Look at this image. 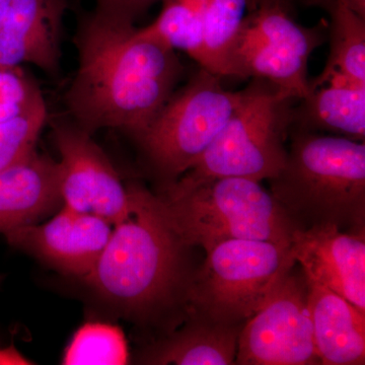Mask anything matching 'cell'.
Masks as SVG:
<instances>
[{
  "instance_id": "obj_1",
  "label": "cell",
  "mask_w": 365,
  "mask_h": 365,
  "mask_svg": "<svg viewBox=\"0 0 365 365\" xmlns=\"http://www.w3.org/2000/svg\"><path fill=\"white\" fill-rule=\"evenodd\" d=\"M78 68L66 102L76 125L115 128L138 138L174 93L176 51L126 16L96 9L76 34Z\"/></svg>"
},
{
  "instance_id": "obj_2",
  "label": "cell",
  "mask_w": 365,
  "mask_h": 365,
  "mask_svg": "<svg viewBox=\"0 0 365 365\" xmlns=\"http://www.w3.org/2000/svg\"><path fill=\"white\" fill-rule=\"evenodd\" d=\"M128 215L113 225L104 251L85 278L106 302L136 321H148L181 304L194 273L185 245L163 215L157 195L130 186Z\"/></svg>"
},
{
  "instance_id": "obj_3",
  "label": "cell",
  "mask_w": 365,
  "mask_h": 365,
  "mask_svg": "<svg viewBox=\"0 0 365 365\" xmlns=\"http://www.w3.org/2000/svg\"><path fill=\"white\" fill-rule=\"evenodd\" d=\"M268 181L269 191L299 228L335 225L364 232V141L300 129L284 167Z\"/></svg>"
},
{
  "instance_id": "obj_4",
  "label": "cell",
  "mask_w": 365,
  "mask_h": 365,
  "mask_svg": "<svg viewBox=\"0 0 365 365\" xmlns=\"http://www.w3.org/2000/svg\"><path fill=\"white\" fill-rule=\"evenodd\" d=\"M157 196L182 242L205 253L232 240L290 245L299 228L271 192L251 179L222 178L180 195Z\"/></svg>"
},
{
  "instance_id": "obj_5",
  "label": "cell",
  "mask_w": 365,
  "mask_h": 365,
  "mask_svg": "<svg viewBox=\"0 0 365 365\" xmlns=\"http://www.w3.org/2000/svg\"><path fill=\"white\" fill-rule=\"evenodd\" d=\"M244 91L241 104L213 143L191 169L165 186L163 194L180 195L222 178L262 182L283 169L294 98L271 83H254Z\"/></svg>"
},
{
  "instance_id": "obj_6",
  "label": "cell",
  "mask_w": 365,
  "mask_h": 365,
  "mask_svg": "<svg viewBox=\"0 0 365 365\" xmlns=\"http://www.w3.org/2000/svg\"><path fill=\"white\" fill-rule=\"evenodd\" d=\"M292 244L256 240L220 242L194 273L186 313L245 324L297 266Z\"/></svg>"
},
{
  "instance_id": "obj_7",
  "label": "cell",
  "mask_w": 365,
  "mask_h": 365,
  "mask_svg": "<svg viewBox=\"0 0 365 365\" xmlns=\"http://www.w3.org/2000/svg\"><path fill=\"white\" fill-rule=\"evenodd\" d=\"M220 78L200 68L137 138L167 185L195 165L241 104L245 91L225 90Z\"/></svg>"
},
{
  "instance_id": "obj_8",
  "label": "cell",
  "mask_w": 365,
  "mask_h": 365,
  "mask_svg": "<svg viewBox=\"0 0 365 365\" xmlns=\"http://www.w3.org/2000/svg\"><path fill=\"white\" fill-rule=\"evenodd\" d=\"M235 364H322L314 344L307 278L295 267L240 333Z\"/></svg>"
},
{
  "instance_id": "obj_9",
  "label": "cell",
  "mask_w": 365,
  "mask_h": 365,
  "mask_svg": "<svg viewBox=\"0 0 365 365\" xmlns=\"http://www.w3.org/2000/svg\"><path fill=\"white\" fill-rule=\"evenodd\" d=\"M54 140L60 153L62 205L91 213L113 225L128 215L131 187L124 186L112 163L78 125L56 123Z\"/></svg>"
},
{
  "instance_id": "obj_10",
  "label": "cell",
  "mask_w": 365,
  "mask_h": 365,
  "mask_svg": "<svg viewBox=\"0 0 365 365\" xmlns=\"http://www.w3.org/2000/svg\"><path fill=\"white\" fill-rule=\"evenodd\" d=\"M100 216L62 206L49 222L25 225L4 234L16 248L67 275L86 278L95 267L112 234Z\"/></svg>"
},
{
  "instance_id": "obj_11",
  "label": "cell",
  "mask_w": 365,
  "mask_h": 365,
  "mask_svg": "<svg viewBox=\"0 0 365 365\" xmlns=\"http://www.w3.org/2000/svg\"><path fill=\"white\" fill-rule=\"evenodd\" d=\"M292 248L307 277L365 312L364 232H343L335 225L297 228Z\"/></svg>"
},
{
  "instance_id": "obj_12",
  "label": "cell",
  "mask_w": 365,
  "mask_h": 365,
  "mask_svg": "<svg viewBox=\"0 0 365 365\" xmlns=\"http://www.w3.org/2000/svg\"><path fill=\"white\" fill-rule=\"evenodd\" d=\"M67 0H13L0 29V66L33 64L58 71L60 37Z\"/></svg>"
},
{
  "instance_id": "obj_13",
  "label": "cell",
  "mask_w": 365,
  "mask_h": 365,
  "mask_svg": "<svg viewBox=\"0 0 365 365\" xmlns=\"http://www.w3.org/2000/svg\"><path fill=\"white\" fill-rule=\"evenodd\" d=\"M59 163L34 151L0 170V234L37 223L62 203Z\"/></svg>"
},
{
  "instance_id": "obj_14",
  "label": "cell",
  "mask_w": 365,
  "mask_h": 365,
  "mask_svg": "<svg viewBox=\"0 0 365 365\" xmlns=\"http://www.w3.org/2000/svg\"><path fill=\"white\" fill-rule=\"evenodd\" d=\"M306 278L314 344L321 364H364L365 312L319 281Z\"/></svg>"
},
{
  "instance_id": "obj_15",
  "label": "cell",
  "mask_w": 365,
  "mask_h": 365,
  "mask_svg": "<svg viewBox=\"0 0 365 365\" xmlns=\"http://www.w3.org/2000/svg\"><path fill=\"white\" fill-rule=\"evenodd\" d=\"M188 316L182 329L148 347L141 361L158 365L235 364L244 324L222 323L196 314Z\"/></svg>"
},
{
  "instance_id": "obj_16",
  "label": "cell",
  "mask_w": 365,
  "mask_h": 365,
  "mask_svg": "<svg viewBox=\"0 0 365 365\" xmlns=\"http://www.w3.org/2000/svg\"><path fill=\"white\" fill-rule=\"evenodd\" d=\"M292 110L302 130H323L356 141L365 138V85L332 79L309 91Z\"/></svg>"
},
{
  "instance_id": "obj_17",
  "label": "cell",
  "mask_w": 365,
  "mask_h": 365,
  "mask_svg": "<svg viewBox=\"0 0 365 365\" xmlns=\"http://www.w3.org/2000/svg\"><path fill=\"white\" fill-rule=\"evenodd\" d=\"M331 14L330 54L325 69L309 81L311 91L332 79L365 85V24L349 0H334Z\"/></svg>"
},
{
  "instance_id": "obj_18",
  "label": "cell",
  "mask_w": 365,
  "mask_h": 365,
  "mask_svg": "<svg viewBox=\"0 0 365 365\" xmlns=\"http://www.w3.org/2000/svg\"><path fill=\"white\" fill-rule=\"evenodd\" d=\"M251 0H209L202 14L203 63L220 78H237L235 50Z\"/></svg>"
},
{
  "instance_id": "obj_19",
  "label": "cell",
  "mask_w": 365,
  "mask_h": 365,
  "mask_svg": "<svg viewBox=\"0 0 365 365\" xmlns=\"http://www.w3.org/2000/svg\"><path fill=\"white\" fill-rule=\"evenodd\" d=\"M324 34L322 28L299 26L279 4L267 2L245 18L237 41L273 46L309 59L314 50L323 43Z\"/></svg>"
},
{
  "instance_id": "obj_20",
  "label": "cell",
  "mask_w": 365,
  "mask_h": 365,
  "mask_svg": "<svg viewBox=\"0 0 365 365\" xmlns=\"http://www.w3.org/2000/svg\"><path fill=\"white\" fill-rule=\"evenodd\" d=\"M162 1L163 9L157 20L144 29L175 51L186 53L199 66H202V14L182 0Z\"/></svg>"
},
{
  "instance_id": "obj_21",
  "label": "cell",
  "mask_w": 365,
  "mask_h": 365,
  "mask_svg": "<svg viewBox=\"0 0 365 365\" xmlns=\"http://www.w3.org/2000/svg\"><path fill=\"white\" fill-rule=\"evenodd\" d=\"M128 350L123 333L117 327L88 323L79 328L67 346L64 364H125Z\"/></svg>"
},
{
  "instance_id": "obj_22",
  "label": "cell",
  "mask_w": 365,
  "mask_h": 365,
  "mask_svg": "<svg viewBox=\"0 0 365 365\" xmlns=\"http://www.w3.org/2000/svg\"><path fill=\"white\" fill-rule=\"evenodd\" d=\"M46 120L47 107L43 100L18 116L0 122V170L32 155Z\"/></svg>"
},
{
  "instance_id": "obj_23",
  "label": "cell",
  "mask_w": 365,
  "mask_h": 365,
  "mask_svg": "<svg viewBox=\"0 0 365 365\" xmlns=\"http://www.w3.org/2000/svg\"><path fill=\"white\" fill-rule=\"evenodd\" d=\"M44 100L39 86L21 66H0V122Z\"/></svg>"
},
{
  "instance_id": "obj_24",
  "label": "cell",
  "mask_w": 365,
  "mask_h": 365,
  "mask_svg": "<svg viewBox=\"0 0 365 365\" xmlns=\"http://www.w3.org/2000/svg\"><path fill=\"white\" fill-rule=\"evenodd\" d=\"M155 1L158 0H97V7L134 21L137 14L143 13Z\"/></svg>"
},
{
  "instance_id": "obj_25",
  "label": "cell",
  "mask_w": 365,
  "mask_h": 365,
  "mask_svg": "<svg viewBox=\"0 0 365 365\" xmlns=\"http://www.w3.org/2000/svg\"><path fill=\"white\" fill-rule=\"evenodd\" d=\"M182 1L191 6L194 11L202 14L204 9L207 6L209 0H182Z\"/></svg>"
},
{
  "instance_id": "obj_26",
  "label": "cell",
  "mask_w": 365,
  "mask_h": 365,
  "mask_svg": "<svg viewBox=\"0 0 365 365\" xmlns=\"http://www.w3.org/2000/svg\"><path fill=\"white\" fill-rule=\"evenodd\" d=\"M13 0H0V29L4 25Z\"/></svg>"
}]
</instances>
